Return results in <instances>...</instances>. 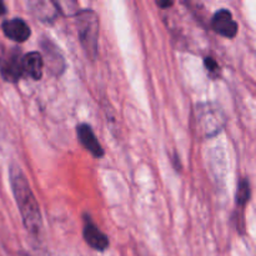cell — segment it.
Masks as SVG:
<instances>
[{
  "instance_id": "obj_1",
  "label": "cell",
  "mask_w": 256,
  "mask_h": 256,
  "mask_svg": "<svg viewBox=\"0 0 256 256\" xmlns=\"http://www.w3.org/2000/svg\"><path fill=\"white\" fill-rule=\"evenodd\" d=\"M10 184L15 202L19 208L24 226L30 234L38 235L42 229V219L39 204L34 196L29 182L18 165L10 166Z\"/></svg>"
},
{
  "instance_id": "obj_2",
  "label": "cell",
  "mask_w": 256,
  "mask_h": 256,
  "mask_svg": "<svg viewBox=\"0 0 256 256\" xmlns=\"http://www.w3.org/2000/svg\"><path fill=\"white\" fill-rule=\"evenodd\" d=\"M226 115L218 102H198L192 110V126L195 136L199 139H210L224 130Z\"/></svg>"
},
{
  "instance_id": "obj_3",
  "label": "cell",
  "mask_w": 256,
  "mask_h": 256,
  "mask_svg": "<svg viewBox=\"0 0 256 256\" xmlns=\"http://www.w3.org/2000/svg\"><path fill=\"white\" fill-rule=\"evenodd\" d=\"M76 28L80 44L90 60H94L98 54L99 39V18L96 12L90 9L79 10L76 15Z\"/></svg>"
},
{
  "instance_id": "obj_4",
  "label": "cell",
  "mask_w": 256,
  "mask_h": 256,
  "mask_svg": "<svg viewBox=\"0 0 256 256\" xmlns=\"http://www.w3.org/2000/svg\"><path fill=\"white\" fill-rule=\"evenodd\" d=\"M22 55L19 48H6L0 44V75L8 82H19L24 75L22 66Z\"/></svg>"
},
{
  "instance_id": "obj_5",
  "label": "cell",
  "mask_w": 256,
  "mask_h": 256,
  "mask_svg": "<svg viewBox=\"0 0 256 256\" xmlns=\"http://www.w3.org/2000/svg\"><path fill=\"white\" fill-rule=\"evenodd\" d=\"M40 46L42 49V62L46 66L48 72L54 76H60L66 68V62L60 50L48 38H42Z\"/></svg>"
},
{
  "instance_id": "obj_6",
  "label": "cell",
  "mask_w": 256,
  "mask_h": 256,
  "mask_svg": "<svg viewBox=\"0 0 256 256\" xmlns=\"http://www.w3.org/2000/svg\"><path fill=\"white\" fill-rule=\"evenodd\" d=\"M82 218H84L82 236H84L85 242L92 249L98 250V252H105L109 248V239H108V236L94 224L89 214L85 212Z\"/></svg>"
},
{
  "instance_id": "obj_7",
  "label": "cell",
  "mask_w": 256,
  "mask_h": 256,
  "mask_svg": "<svg viewBox=\"0 0 256 256\" xmlns=\"http://www.w3.org/2000/svg\"><path fill=\"white\" fill-rule=\"evenodd\" d=\"M212 28L220 36L232 39L236 36L239 25L232 19V14L228 9H220L212 15Z\"/></svg>"
},
{
  "instance_id": "obj_8",
  "label": "cell",
  "mask_w": 256,
  "mask_h": 256,
  "mask_svg": "<svg viewBox=\"0 0 256 256\" xmlns=\"http://www.w3.org/2000/svg\"><path fill=\"white\" fill-rule=\"evenodd\" d=\"M2 29L5 36L16 42H26L32 35L29 25L22 18H12V19L5 20L2 24Z\"/></svg>"
},
{
  "instance_id": "obj_9",
  "label": "cell",
  "mask_w": 256,
  "mask_h": 256,
  "mask_svg": "<svg viewBox=\"0 0 256 256\" xmlns=\"http://www.w3.org/2000/svg\"><path fill=\"white\" fill-rule=\"evenodd\" d=\"M76 135L79 139L80 144L95 158H102L105 152L100 142H98L96 136H95L94 132H92V126L89 124H79L76 126Z\"/></svg>"
},
{
  "instance_id": "obj_10",
  "label": "cell",
  "mask_w": 256,
  "mask_h": 256,
  "mask_svg": "<svg viewBox=\"0 0 256 256\" xmlns=\"http://www.w3.org/2000/svg\"><path fill=\"white\" fill-rule=\"evenodd\" d=\"M28 8H29V12H32V16H35L42 22H54L58 15V10L52 2L34 0V2H28Z\"/></svg>"
},
{
  "instance_id": "obj_11",
  "label": "cell",
  "mask_w": 256,
  "mask_h": 256,
  "mask_svg": "<svg viewBox=\"0 0 256 256\" xmlns=\"http://www.w3.org/2000/svg\"><path fill=\"white\" fill-rule=\"evenodd\" d=\"M22 72L32 78V79L40 80L42 78L44 62H42V54L39 52H30L28 54L22 55Z\"/></svg>"
},
{
  "instance_id": "obj_12",
  "label": "cell",
  "mask_w": 256,
  "mask_h": 256,
  "mask_svg": "<svg viewBox=\"0 0 256 256\" xmlns=\"http://www.w3.org/2000/svg\"><path fill=\"white\" fill-rule=\"evenodd\" d=\"M250 195H252V189H250L249 180H248V179L240 180L239 186H238L236 196H235V200H236L238 206L244 208L245 205L248 204V202H249Z\"/></svg>"
},
{
  "instance_id": "obj_13",
  "label": "cell",
  "mask_w": 256,
  "mask_h": 256,
  "mask_svg": "<svg viewBox=\"0 0 256 256\" xmlns=\"http://www.w3.org/2000/svg\"><path fill=\"white\" fill-rule=\"evenodd\" d=\"M54 2L55 8H56L58 12H62L65 16H75V15L79 12L78 10V2H70V0H66V2Z\"/></svg>"
},
{
  "instance_id": "obj_14",
  "label": "cell",
  "mask_w": 256,
  "mask_h": 256,
  "mask_svg": "<svg viewBox=\"0 0 256 256\" xmlns=\"http://www.w3.org/2000/svg\"><path fill=\"white\" fill-rule=\"evenodd\" d=\"M204 64H205V66H206V69L209 70L210 72H219V65H218L216 60H214L212 58H205Z\"/></svg>"
},
{
  "instance_id": "obj_15",
  "label": "cell",
  "mask_w": 256,
  "mask_h": 256,
  "mask_svg": "<svg viewBox=\"0 0 256 256\" xmlns=\"http://www.w3.org/2000/svg\"><path fill=\"white\" fill-rule=\"evenodd\" d=\"M156 4H158V6H160V8H162V9H165V8L172 6V5H174V2H160V0H158Z\"/></svg>"
},
{
  "instance_id": "obj_16",
  "label": "cell",
  "mask_w": 256,
  "mask_h": 256,
  "mask_svg": "<svg viewBox=\"0 0 256 256\" xmlns=\"http://www.w3.org/2000/svg\"><path fill=\"white\" fill-rule=\"evenodd\" d=\"M5 12H6V6H5L4 2L0 0V16H2V15H4Z\"/></svg>"
}]
</instances>
